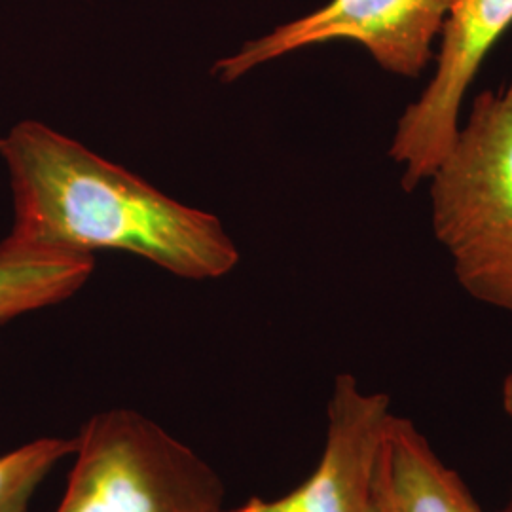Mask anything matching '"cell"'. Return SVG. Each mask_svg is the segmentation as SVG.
I'll return each mask as SVG.
<instances>
[{"mask_svg":"<svg viewBox=\"0 0 512 512\" xmlns=\"http://www.w3.org/2000/svg\"><path fill=\"white\" fill-rule=\"evenodd\" d=\"M0 154L12 177L16 222L0 255L143 256L184 279H215L239 262L220 220L165 196L40 122H21Z\"/></svg>","mask_w":512,"mask_h":512,"instance_id":"obj_1","label":"cell"},{"mask_svg":"<svg viewBox=\"0 0 512 512\" xmlns=\"http://www.w3.org/2000/svg\"><path fill=\"white\" fill-rule=\"evenodd\" d=\"M429 179L435 236L459 285L512 313V78L476 95L467 126Z\"/></svg>","mask_w":512,"mask_h":512,"instance_id":"obj_2","label":"cell"},{"mask_svg":"<svg viewBox=\"0 0 512 512\" xmlns=\"http://www.w3.org/2000/svg\"><path fill=\"white\" fill-rule=\"evenodd\" d=\"M55 512H222L219 473L186 442L131 408L92 416L74 437Z\"/></svg>","mask_w":512,"mask_h":512,"instance_id":"obj_3","label":"cell"},{"mask_svg":"<svg viewBox=\"0 0 512 512\" xmlns=\"http://www.w3.org/2000/svg\"><path fill=\"white\" fill-rule=\"evenodd\" d=\"M452 0H330L304 18L249 40L238 54L220 59L213 73L230 84L258 65L334 40L357 42L387 71L416 78L433 59Z\"/></svg>","mask_w":512,"mask_h":512,"instance_id":"obj_4","label":"cell"},{"mask_svg":"<svg viewBox=\"0 0 512 512\" xmlns=\"http://www.w3.org/2000/svg\"><path fill=\"white\" fill-rule=\"evenodd\" d=\"M512 27V0H452L440 33L437 71L404 110L389 148L404 165L403 188L429 179L459 131V110L482 63Z\"/></svg>","mask_w":512,"mask_h":512,"instance_id":"obj_5","label":"cell"},{"mask_svg":"<svg viewBox=\"0 0 512 512\" xmlns=\"http://www.w3.org/2000/svg\"><path fill=\"white\" fill-rule=\"evenodd\" d=\"M391 399L338 374L327 404L325 446L317 467L293 492L251 497L222 512H384L380 465L393 420Z\"/></svg>","mask_w":512,"mask_h":512,"instance_id":"obj_6","label":"cell"},{"mask_svg":"<svg viewBox=\"0 0 512 512\" xmlns=\"http://www.w3.org/2000/svg\"><path fill=\"white\" fill-rule=\"evenodd\" d=\"M380 490L385 512H482L458 473L401 416L385 435Z\"/></svg>","mask_w":512,"mask_h":512,"instance_id":"obj_7","label":"cell"},{"mask_svg":"<svg viewBox=\"0 0 512 512\" xmlns=\"http://www.w3.org/2000/svg\"><path fill=\"white\" fill-rule=\"evenodd\" d=\"M93 268V255H0V323L71 298Z\"/></svg>","mask_w":512,"mask_h":512,"instance_id":"obj_8","label":"cell"},{"mask_svg":"<svg viewBox=\"0 0 512 512\" xmlns=\"http://www.w3.org/2000/svg\"><path fill=\"white\" fill-rule=\"evenodd\" d=\"M74 446V437H42L0 456V512H29L38 486L73 456Z\"/></svg>","mask_w":512,"mask_h":512,"instance_id":"obj_9","label":"cell"},{"mask_svg":"<svg viewBox=\"0 0 512 512\" xmlns=\"http://www.w3.org/2000/svg\"><path fill=\"white\" fill-rule=\"evenodd\" d=\"M503 410L507 412L509 420L512 421V370L509 372V376L505 378V384H503ZM503 512H512V495L507 509Z\"/></svg>","mask_w":512,"mask_h":512,"instance_id":"obj_10","label":"cell"},{"mask_svg":"<svg viewBox=\"0 0 512 512\" xmlns=\"http://www.w3.org/2000/svg\"><path fill=\"white\" fill-rule=\"evenodd\" d=\"M384 512H385V509H384Z\"/></svg>","mask_w":512,"mask_h":512,"instance_id":"obj_11","label":"cell"}]
</instances>
